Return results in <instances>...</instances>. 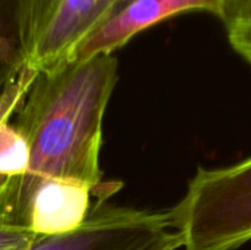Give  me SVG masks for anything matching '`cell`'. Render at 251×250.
Instances as JSON below:
<instances>
[{"label": "cell", "instance_id": "cell-10", "mask_svg": "<svg viewBox=\"0 0 251 250\" xmlns=\"http://www.w3.org/2000/svg\"><path fill=\"white\" fill-rule=\"evenodd\" d=\"M40 239L0 203V250H28Z\"/></svg>", "mask_w": 251, "mask_h": 250}, {"label": "cell", "instance_id": "cell-8", "mask_svg": "<svg viewBox=\"0 0 251 250\" xmlns=\"http://www.w3.org/2000/svg\"><path fill=\"white\" fill-rule=\"evenodd\" d=\"M29 162L28 143L13 118L0 119V186L26 172Z\"/></svg>", "mask_w": 251, "mask_h": 250}, {"label": "cell", "instance_id": "cell-3", "mask_svg": "<svg viewBox=\"0 0 251 250\" xmlns=\"http://www.w3.org/2000/svg\"><path fill=\"white\" fill-rule=\"evenodd\" d=\"M179 233L168 212L113 206L96 200L74 231L41 237L28 250H176Z\"/></svg>", "mask_w": 251, "mask_h": 250}, {"label": "cell", "instance_id": "cell-7", "mask_svg": "<svg viewBox=\"0 0 251 250\" xmlns=\"http://www.w3.org/2000/svg\"><path fill=\"white\" fill-rule=\"evenodd\" d=\"M97 199L91 189L46 183L35 187L24 200L25 224L40 237L59 236L76 230L88 217Z\"/></svg>", "mask_w": 251, "mask_h": 250}, {"label": "cell", "instance_id": "cell-6", "mask_svg": "<svg viewBox=\"0 0 251 250\" xmlns=\"http://www.w3.org/2000/svg\"><path fill=\"white\" fill-rule=\"evenodd\" d=\"M125 0H60L35 50L34 71L68 60L79 43L100 27Z\"/></svg>", "mask_w": 251, "mask_h": 250}, {"label": "cell", "instance_id": "cell-11", "mask_svg": "<svg viewBox=\"0 0 251 250\" xmlns=\"http://www.w3.org/2000/svg\"><path fill=\"white\" fill-rule=\"evenodd\" d=\"M125 1H128V0H125ZM125 1H124V3H125ZM124 3H122V4H124ZM122 4H121V6H122ZM121 6H119V7H121ZM119 7H118V9H119ZM118 9H116V10H118Z\"/></svg>", "mask_w": 251, "mask_h": 250}, {"label": "cell", "instance_id": "cell-5", "mask_svg": "<svg viewBox=\"0 0 251 250\" xmlns=\"http://www.w3.org/2000/svg\"><path fill=\"white\" fill-rule=\"evenodd\" d=\"M226 1L228 0H128L100 27L88 34L69 59L113 55L140 32L178 13L207 10L219 16Z\"/></svg>", "mask_w": 251, "mask_h": 250}, {"label": "cell", "instance_id": "cell-1", "mask_svg": "<svg viewBox=\"0 0 251 250\" xmlns=\"http://www.w3.org/2000/svg\"><path fill=\"white\" fill-rule=\"evenodd\" d=\"M116 81L113 55L69 59L37 72L13 118L28 143V168L0 186V197L24 224V200L41 184L82 186L100 200L121 189L103 181L100 169L103 118Z\"/></svg>", "mask_w": 251, "mask_h": 250}, {"label": "cell", "instance_id": "cell-2", "mask_svg": "<svg viewBox=\"0 0 251 250\" xmlns=\"http://www.w3.org/2000/svg\"><path fill=\"white\" fill-rule=\"evenodd\" d=\"M184 250H235L251 240V156L199 168L169 211Z\"/></svg>", "mask_w": 251, "mask_h": 250}, {"label": "cell", "instance_id": "cell-9", "mask_svg": "<svg viewBox=\"0 0 251 250\" xmlns=\"http://www.w3.org/2000/svg\"><path fill=\"white\" fill-rule=\"evenodd\" d=\"M219 18L234 50L251 65V0H228Z\"/></svg>", "mask_w": 251, "mask_h": 250}, {"label": "cell", "instance_id": "cell-4", "mask_svg": "<svg viewBox=\"0 0 251 250\" xmlns=\"http://www.w3.org/2000/svg\"><path fill=\"white\" fill-rule=\"evenodd\" d=\"M60 0H0V100L28 91L35 50Z\"/></svg>", "mask_w": 251, "mask_h": 250}]
</instances>
